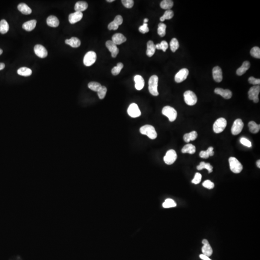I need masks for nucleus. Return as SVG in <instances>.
<instances>
[{"mask_svg":"<svg viewBox=\"0 0 260 260\" xmlns=\"http://www.w3.org/2000/svg\"><path fill=\"white\" fill-rule=\"evenodd\" d=\"M243 127H244V123L242 120L240 119H237L234 122L231 128V133L233 135H238L241 132Z\"/></svg>","mask_w":260,"mask_h":260,"instance_id":"9d476101","label":"nucleus"},{"mask_svg":"<svg viewBox=\"0 0 260 260\" xmlns=\"http://www.w3.org/2000/svg\"><path fill=\"white\" fill-rule=\"evenodd\" d=\"M201 178H202L201 174L199 173H196L195 174L194 179L192 180V183L195 185L199 184V183L201 182Z\"/></svg>","mask_w":260,"mask_h":260,"instance_id":"de8ad7c7","label":"nucleus"},{"mask_svg":"<svg viewBox=\"0 0 260 260\" xmlns=\"http://www.w3.org/2000/svg\"><path fill=\"white\" fill-rule=\"evenodd\" d=\"M168 48V43L165 41H162L161 43L156 45V49L158 50H162L163 52H166Z\"/></svg>","mask_w":260,"mask_h":260,"instance_id":"79ce46f5","label":"nucleus"},{"mask_svg":"<svg viewBox=\"0 0 260 260\" xmlns=\"http://www.w3.org/2000/svg\"><path fill=\"white\" fill-rule=\"evenodd\" d=\"M173 5V1L171 0H163L160 4L161 7L166 10H170Z\"/></svg>","mask_w":260,"mask_h":260,"instance_id":"f704fd0d","label":"nucleus"},{"mask_svg":"<svg viewBox=\"0 0 260 260\" xmlns=\"http://www.w3.org/2000/svg\"><path fill=\"white\" fill-rule=\"evenodd\" d=\"M107 92V88L105 86H102L101 88L97 92L98 97L100 99H103L106 96Z\"/></svg>","mask_w":260,"mask_h":260,"instance_id":"c03bdc74","label":"nucleus"},{"mask_svg":"<svg viewBox=\"0 0 260 260\" xmlns=\"http://www.w3.org/2000/svg\"><path fill=\"white\" fill-rule=\"evenodd\" d=\"M47 24L51 27H57L59 26V21L58 17L54 16H50L47 19Z\"/></svg>","mask_w":260,"mask_h":260,"instance_id":"5701e85b","label":"nucleus"},{"mask_svg":"<svg viewBox=\"0 0 260 260\" xmlns=\"http://www.w3.org/2000/svg\"><path fill=\"white\" fill-rule=\"evenodd\" d=\"M260 92V87L259 85H255L251 87L248 92L249 98L251 100H253L254 103H257L259 102V99L258 95Z\"/></svg>","mask_w":260,"mask_h":260,"instance_id":"6e6552de","label":"nucleus"},{"mask_svg":"<svg viewBox=\"0 0 260 260\" xmlns=\"http://www.w3.org/2000/svg\"><path fill=\"white\" fill-rule=\"evenodd\" d=\"M3 50H2L1 49H0V55L3 54Z\"/></svg>","mask_w":260,"mask_h":260,"instance_id":"052dcab7","label":"nucleus"},{"mask_svg":"<svg viewBox=\"0 0 260 260\" xmlns=\"http://www.w3.org/2000/svg\"><path fill=\"white\" fill-rule=\"evenodd\" d=\"M88 86L89 88L92 90V91L97 92L101 88L102 86L100 84L98 83V82L92 81V82L89 83Z\"/></svg>","mask_w":260,"mask_h":260,"instance_id":"c9c22d12","label":"nucleus"},{"mask_svg":"<svg viewBox=\"0 0 260 260\" xmlns=\"http://www.w3.org/2000/svg\"><path fill=\"white\" fill-rule=\"evenodd\" d=\"M5 68V64L3 63H0V70H2Z\"/></svg>","mask_w":260,"mask_h":260,"instance_id":"6e6d98bb","label":"nucleus"},{"mask_svg":"<svg viewBox=\"0 0 260 260\" xmlns=\"http://www.w3.org/2000/svg\"><path fill=\"white\" fill-rule=\"evenodd\" d=\"M229 163L231 171L234 173H240L243 170V166L236 158H229Z\"/></svg>","mask_w":260,"mask_h":260,"instance_id":"7ed1b4c3","label":"nucleus"},{"mask_svg":"<svg viewBox=\"0 0 260 260\" xmlns=\"http://www.w3.org/2000/svg\"><path fill=\"white\" fill-rule=\"evenodd\" d=\"M156 49V45L154 44L153 42H152V41H149L147 42L146 54L148 57H152L155 53Z\"/></svg>","mask_w":260,"mask_h":260,"instance_id":"393cba45","label":"nucleus"},{"mask_svg":"<svg viewBox=\"0 0 260 260\" xmlns=\"http://www.w3.org/2000/svg\"><path fill=\"white\" fill-rule=\"evenodd\" d=\"M250 54L254 58H260V49L258 47H254L250 50Z\"/></svg>","mask_w":260,"mask_h":260,"instance_id":"37998d69","label":"nucleus"},{"mask_svg":"<svg viewBox=\"0 0 260 260\" xmlns=\"http://www.w3.org/2000/svg\"><path fill=\"white\" fill-rule=\"evenodd\" d=\"M174 16L173 11L171 10H167L165 12L164 14L160 18L161 21H164L165 20L171 19Z\"/></svg>","mask_w":260,"mask_h":260,"instance_id":"e433bc0d","label":"nucleus"},{"mask_svg":"<svg viewBox=\"0 0 260 260\" xmlns=\"http://www.w3.org/2000/svg\"><path fill=\"white\" fill-rule=\"evenodd\" d=\"M177 158L176 152L173 149H170L167 151L165 156L164 157V161L167 165L173 164Z\"/></svg>","mask_w":260,"mask_h":260,"instance_id":"1a4fd4ad","label":"nucleus"},{"mask_svg":"<svg viewBox=\"0 0 260 260\" xmlns=\"http://www.w3.org/2000/svg\"><path fill=\"white\" fill-rule=\"evenodd\" d=\"M240 142L242 145L248 147H252V143L249 140L245 138H241L240 140Z\"/></svg>","mask_w":260,"mask_h":260,"instance_id":"8fccbe9b","label":"nucleus"},{"mask_svg":"<svg viewBox=\"0 0 260 260\" xmlns=\"http://www.w3.org/2000/svg\"><path fill=\"white\" fill-rule=\"evenodd\" d=\"M128 114L131 118H137L141 115V111L137 105L135 103H132L129 106L127 110Z\"/></svg>","mask_w":260,"mask_h":260,"instance_id":"9b49d317","label":"nucleus"},{"mask_svg":"<svg viewBox=\"0 0 260 260\" xmlns=\"http://www.w3.org/2000/svg\"><path fill=\"white\" fill-rule=\"evenodd\" d=\"M212 76L216 82H220L222 81L223 80V72L220 67L215 66L212 70Z\"/></svg>","mask_w":260,"mask_h":260,"instance_id":"2eb2a0df","label":"nucleus"},{"mask_svg":"<svg viewBox=\"0 0 260 260\" xmlns=\"http://www.w3.org/2000/svg\"><path fill=\"white\" fill-rule=\"evenodd\" d=\"M214 154V147H209L206 151H201L199 153V156L201 158H209L210 156H213Z\"/></svg>","mask_w":260,"mask_h":260,"instance_id":"c756f323","label":"nucleus"},{"mask_svg":"<svg viewBox=\"0 0 260 260\" xmlns=\"http://www.w3.org/2000/svg\"><path fill=\"white\" fill-rule=\"evenodd\" d=\"M196 149L194 145L192 144H188L185 145L183 149H182V152L183 153H188L190 154H193L196 152Z\"/></svg>","mask_w":260,"mask_h":260,"instance_id":"cd10ccee","label":"nucleus"},{"mask_svg":"<svg viewBox=\"0 0 260 260\" xmlns=\"http://www.w3.org/2000/svg\"><path fill=\"white\" fill-rule=\"evenodd\" d=\"M185 102L189 106H194L198 101L196 95L192 91H187L184 94Z\"/></svg>","mask_w":260,"mask_h":260,"instance_id":"423d86ee","label":"nucleus"},{"mask_svg":"<svg viewBox=\"0 0 260 260\" xmlns=\"http://www.w3.org/2000/svg\"><path fill=\"white\" fill-rule=\"evenodd\" d=\"M249 82L250 84L254 85H258L260 84V80L259 79H256L253 77H250L249 78Z\"/></svg>","mask_w":260,"mask_h":260,"instance_id":"3c124183","label":"nucleus"},{"mask_svg":"<svg viewBox=\"0 0 260 260\" xmlns=\"http://www.w3.org/2000/svg\"><path fill=\"white\" fill-rule=\"evenodd\" d=\"M82 17L83 14L82 12L75 11V12L71 13L69 15V22H70V24H73L80 21L82 19Z\"/></svg>","mask_w":260,"mask_h":260,"instance_id":"a211bd4d","label":"nucleus"},{"mask_svg":"<svg viewBox=\"0 0 260 260\" xmlns=\"http://www.w3.org/2000/svg\"><path fill=\"white\" fill-rule=\"evenodd\" d=\"M17 73L20 76L28 77V76H31L32 74V70L29 68L27 67H22L19 68L17 70Z\"/></svg>","mask_w":260,"mask_h":260,"instance_id":"2f4dec72","label":"nucleus"},{"mask_svg":"<svg viewBox=\"0 0 260 260\" xmlns=\"http://www.w3.org/2000/svg\"><path fill=\"white\" fill-rule=\"evenodd\" d=\"M227 125V121L225 118H220L215 121L213 126L214 132L219 134L223 131Z\"/></svg>","mask_w":260,"mask_h":260,"instance_id":"39448f33","label":"nucleus"},{"mask_svg":"<svg viewBox=\"0 0 260 260\" xmlns=\"http://www.w3.org/2000/svg\"><path fill=\"white\" fill-rule=\"evenodd\" d=\"M17 8L24 15H30L32 12L31 8L25 3L19 4L17 6Z\"/></svg>","mask_w":260,"mask_h":260,"instance_id":"a878e982","label":"nucleus"},{"mask_svg":"<svg viewBox=\"0 0 260 260\" xmlns=\"http://www.w3.org/2000/svg\"><path fill=\"white\" fill-rule=\"evenodd\" d=\"M215 93L220 95L226 99H229L232 96V93L228 89H223L222 88H217L214 90Z\"/></svg>","mask_w":260,"mask_h":260,"instance_id":"dca6fc26","label":"nucleus"},{"mask_svg":"<svg viewBox=\"0 0 260 260\" xmlns=\"http://www.w3.org/2000/svg\"><path fill=\"white\" fill-rule=\"evenodd\" d=\"M139 31L141 33H143V34L149 32V29L148 28V24L147 23L143 24V25L140 26L139 28Z\"/></svg>","mask_w":260,"mask_h":260,"instance_id":"09e8293b","label":"nucleus"},{"mask_svg":"<svg viewBox=\"0 0 260 260\" xmlns=\"http://www.w3.org/2000/svg\"><path fill=\"white\" fill-rule=\"evenodd\" d=\"M113 21H114L116 24L118 25V26H119V25H122V24H123V17H122L121 16H120V15H118V16H117L115 17V19H114Z\"/></svg>","mask_w":260,"mask_h":260,"instance_id":"603ef678","label":"nucleus"},{"mask_svg":"<svg viewBox=\"0 0 260 260\" xmlns=\"http://www.w3.org/2000/svg\"><path fill=\"white\" fill-rule=\"evenodd\" d=\"M96 54L95 52L89 51L86 53L84 58V64L87 66H91L96 62Z\"/></svg>","mask_w":260,"mask_h":260,"instance_id":"0eeeda50","label":"nucleus"},{"mask_svg":"<svg viewBox=\"0 0 260 260\" xmlns=\"http://www.w3.org/2000/svg\"><path fill=\"white\" fill-rule=\"evenodd\" d=\"M122 4L127 8H131L134 6V1L133 0H123Z\"/></svg>","mask_w":260,"mask_h":260,"instance_id":"49530a36","label":"nucleus"},{"mask_svg":"<svg viewBox=\"0 0 260 260\" xmlns=\"http://www.w3.org/2000/svg\"><path fill=\"white\" fill-rule=\"evenodd\" d=\"M189 74V71L187 69H183L179 70L178 72L177 73L174 80L177 83H180L186 80L188 75Z\"/></svg>","mask_w":260,"mask_h":260,"instance_id":"f8f14e48","label":"nucleus"},{"mask_svg":"<svg viewBox=\"0 0 260 260\" xmlns=\"http://www.w3.org/2000/svg\"><path fill=\"white\" fill-rule=\"evenodd\" d=\"M196 168L199 171L206 169L208 171L209 173H211L213 171V170H212L213 169V167L210 164V163H206V162H203V161L200 162L199 165L197 166Z\"/></svg>","mask_w":260,"mask_h":260,"instance_id":"473e14b6","label":"nucleus"},{"mask_svg":"<svg viewBox=\"0 0 260 260\" xmlns=\"http://www.w3.org/2000/svg\"><path fill=\"white\" fill-rule=\"evenodd\" d=\"M106 46L107 48L108 49V50L111 53L112 58H115L119 53V49H118L117 45H116L112 41L109 40L106 42Z\"/></svg>","mask_w":260,"mask_h":260,"instance_id":"4468645a","label":"nucleus"},{"mask_svg":"<svg viewBox=\"0 0 260 260\" xmlns=\"http://www.w3.org/2000/svg\"><path fill=\"white\" fill-rule=\"evenodd\" d=\"M170 45L171 50L173 52H175L179 47V42L176 38L172 39Z\"/></svg>","mask_w":260,"mask_h":260,"instance_id":"a19ab883","label":"nucleus"},{"mask_svg":"<svg viewBox=\"0 0 260 260\" xmlns=\"http://www.w3.org/2000/svg\"><path fill=\"white\" fill-rule=\"evenodd\" d=\"M107 1H108V2H109V3H111V2L114 1V0H107Z\"/></svg>","mask_w":260,"mask_h":260,"instance_id":"bf43d9fd","label":"nucleus"},{"mask_svg":"<svg viewBox=\"0 0 260 260\" xmlns=\"http://www.w3.org/2000/svg\"><path fill=\"white\" fill-rule=\"evenodd\" d=\"M88 7V5L86 2L84 1H78L75 4L74 9L76 12H82L83 11L87 9Z\"/></svg>","mask_w":260,"mask_h":260,"instance_id":"bb28decb","label":"nucleus"},{"mask_svg":"<svg viewBox=\"0 0 260 260\" xmlns=\"http://www.w3.org/2000/svg\"><path fill=\"white\" fill-rule=\"evenodd\" d=\"M123 68V64L122 63H119L117 64V66H114L113 69H112L111 73L114 76L118 75L120 73V71Z\"/></svg>","mask_w":260,"mask_h":260,"instance_id":"ea45409f","label":"nucleus"},{"mask_svg":"<svg viewBox=\"0 0 260 260\" xmlns=\"http://www.w3.org/2000/svg\"><path fill=\"white\" fill-rule=\"evenodd\" d=\"M119 26H118V25L116 24L114 21H112V22H111L110 23L108 24V29L110 31L111 30H114V31H115V30H117L118 28H119Z\"/></svg>","mask_w":260,"mask_h":260,"instance_id":"864d4df0","label":"nucleus"},{"mask_svg":"<svg viewBox=\"0 0 260 260\" xmlns=\"http://www.w3.org/2000/svg\"><path fill=\"white\" fill-rule=\"evenodd\" d=\"M250 63L248 61L244 62L241 66L238 68L237 70V75L238 76H241L243 75L250 68Z\"/></svg>","mask_w":260,"mask_h":260,"instance_id":"b1692460","label":"nucleus"},{"mask_svg":"<svg viewBox=\"0 0 260 260\" xmlns=\"http://www.w3.org/2000/svg\"><path fill=\"white\" fill-rule=\"evenodd\" d=\"M256 165L257 166L258 168H260V160H258V161H257L256 162Z\"/></svg>","mask_w":260,"mask_h":260,"instance_id":"4d7b16f0","label":"nucleus"},{"mask_svg":"<svg viewBox=\"0 0 260 260\" xmlns=\"http://www.w3.org/2000/svg\"><path fill=\"white\" fill-rule=\"evenodd\" d=\"M9 26L7 22L4 19L1 20L0 21V33L5 34L8 31Z\"/></svg>","mask_w":260,"mask_h":260,"instance_id":"72a5a7b5","label":"nucleus"},{"mask_svg":"<svg viewBox=\"0 0 260 260\" xmlns=\"http://www.w3.org/2000/svg\"><path fill=\"white\" fill-rule=\"evenodd\" d=\"M166 25L163 23H160L158 25V33L161 37H164L166 34Z\"/></svg>","mask_w":260,"mask_h":260,"instance_id":"4c0bfd02","label":"nucleus"},{"mask_svg":"<svg viewBox=\"0 0 260 260\" xmlns=\"http://www.w3.org/2000/svg\"><path fill=\"white\" fill-rule=\"evenodd\" d=\"M127 39L123 34L118 33L113 35L112 37V41L116 45H120L126 42Z\"/></svg>","mask_w":260,"mask_h":260,"instance_id":"6ab92c4d","label":"nucleus"},{"mask_svg":"<svg viewBox=\"0 0 260 260\" xmlns=\"http://www.w3.org/2000/svg\"><path fill=\"white\" fill-rule=\"evenodd\" d=\"M65 43L69 45L73 48H78L81 46V42L78 38L76 37H72L70 39L66 40Z\"/></svg>","mask_w":260,"mask_h":260,"instance_id":"412c9836","label":"nucleus"},{"mask_svg":"<svg viewBox=\"0 0 260 260\" xmlns=\"http://www.w3.org/2000/svg\"><path fill=\"white\" fill-rule=\"evenodd\" d=\"M198 137V134L196 131H192L190 133L185 134L184 136V140L186 143H189L190 141L196 140Z\"/></svg>","mask_w":260,"mask_h":260,"instance_id":"c85d7f7f","label":"nucleus"},{"mask_svg":"<svg viewBox=\"0 0 260 260\" xmlns=\"http://www.w3.org/2000/svg\"><path fill=\"white\" fill-rule=\"evenodd\" d=\"M199 257H200V259H202V260H211L209 257L206 256V255H204L203 254H200L199 255Z\"/></svg>","mask_w":260,"mask_h":260,"instance_id":"5fc2aeb1","label":"nucleus"},{"mask_svg":"<svg viewBox=\"0 0 260 260\" xmlns=\"http://www.w3.org/2000/svg\"><path fill=\"white\" fill-rule=\"evenodd\" d=\"M141 134L146 135L151 139H155L157 137V133L153 126L150 125H145L141 127L140 129Z\"/></svg>","mask_w":260,"mask_h":260,"instance_id":"f257e3e1","label":"nucleus"},{"mask_svg":"<svg viewBox=\"0 0 260 260\" xmlns=\"http://www.w3.org/2000/svg\"><path fill=\"white\" fill-rule=\"evenodd\" d=\"M202 244L203 246L202 248V252L203 254L206 255L207 256L210 257L212 255V248L209 244V242L207 239H203L202 241Z\"/></svg>","mask_w":260,"mask_h":260,"instance_id":"f3484780","label":"nucleus"},{"mask_svg":"<svg viewBox=\"0 0 260 260\" xmlns=\"http://www.w3.org/2000/svg\"><path fill=\"white\" fill-rule=\"evenodd\" d=\"M134 81H135V87L136 90L140 91L144 88L145 81L142 76L139 75H135L134 77Z\"/></svg>","mask_w":260,"mask_h":260,"instance_id":"aec40b11","label":"nucleus"},{"mask_svg":"<svg viewBox=\"0 0 260 260\" xmlns=\"http://www.w3.org/2000/svg\"><path fill=\"white\" fill-rule=\"evenodd\" d=\"M37 23V21L36 20H31L30 21L25 22L22 25V28L24 30L28 31H31L34 29Z\"/></svg>","mask_w":260,"mask_h":260,"instance_id":"4be33fe9","label":"nucleus"},{"mask_svg":"<svg viewBox=\"0 0 260 260\" xmlns=\"http://www.w3.org/2000/svg\"><path fill=\"white\" fill-rule=\"evenodd\" d=\"M202 185L204 188L209 189H213L214 187V183L209 180H207L204 182L202 184Z\"/></svg>","mask_w":260,"mask_h":260,"instance_id":"a18cd8bd","label":"nucleus"},{"mask_svg":"<svg viewBox=\"0 0 260 260\" xmlns=\"http://www.w3.org/2000/svg\"><path fill=\"white\" fill-rule=\"evenodd\" d=\"M162 113L163 115L168 117L170 122H174L176 119L177 116L176 111L170 106L164 107L162 110Z\"/></svg>","mask_w":260,"mask_h":260,"instance_id":"20e7f679","label":"nucleus"},{"mask_svg":"<svg viewBox=\"0 0 260 260\" xmlns=\"http://www.w3.org/2000/svg\"><path fill=\"white\" fill-rule=\"evenodd\" d=\"M248 126L249 128L250 131L253 134H257L260 131V124H257L253 121L249 122L248 124Z\"/></svg>","mask_w":260,"mask_h":260,"instance_id":"7c9ffc66","label":"nucleus"},{"mask_svg":"<svg viewBox=\"0 0 260 260\" xmlns=\"http://www.w3.org/2000/svg\"><path fill=\"white\" fill-rule=\"evenodd\" d=\"M148 21H149V19L146 18V19H144V23H147Z\"/></svg>","mask_w":260,"mask_h":260,"instance_id":"13d9d810","label":"nucleus"},{"mask_svg":"<svg viewBox=\"0 0 260 260\" xmlns=\"http://www.w3.org/2000/svg\"><path fill=\"white\" fill-rule=\"evenodd\" d=\"M34 51L36 55L42 58H46L48 55V52L46 49L41 44L36 45L34 48Z\"/></svg>","mask_w":260,"mask_h":260,"instance_id":"ddd939ff","label":"nucleus"},{"mask_svg":"<svg viewBox=\"0 0 260 260\" xmlns=\"http://www.w3.org/2000/svg\"><path fill=\"white\" fill-rule=\"evenodd\" d=\"M158 78L157 75L151 76L149 79V90L150 93L154 96H158L159 95L158 91Z\"/></svg>","mask_w":260,"mask_h":260,"instance_id":"f03ea898","label":"nucleus"},{"mask_svg":"<svg viewBox=\"0 0 260 260\" xmlns=\"http://www.w3.org/2000/svg\"><path fill=\"white\" fill-rule=\"evenodd\" d=\"M163 207L164 208H169L174 207L176 206V203L175 201L171 199H166L164 202L162 204Z\"/></svg>","mask_w":260,"mask_h":260,"instance_id":"58836bf2","label":"nucleus"}]
</instances>
